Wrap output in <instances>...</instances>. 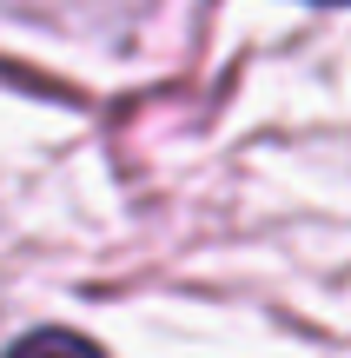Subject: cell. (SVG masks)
<instances>
[{"label":"cell","instance_id":"1","mask_svg":"<svg viewBox=\"0 0 351 358\" xmlns=\"http://www.w3.org/2000/svg\"><path fill=\"white\" fill-rule=\"evenodd\" d=\"M0 358H106L93 345L87 332H66V325H33V332H20Z\"/></svg>","mask_w":351,"mask_h":358},{"label":"cell","instance_id":"2","mask_svg":"<svg viewBox=\"0 0 351 358\" xmlns=\"http://www.w3.org/2000/svg\"><path fill=\"white\" fill-rule=\"evenodd\" d=\"M305 7H351V0H305Z\"/></svg>","mask_w":351,"mask_h":358}]
</instances>
